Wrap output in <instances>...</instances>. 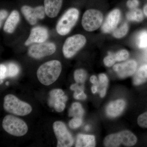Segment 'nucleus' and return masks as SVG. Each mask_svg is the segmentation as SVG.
<instances>
[{"instance_id": "obj_13", "label": "nucleus", "mask_w": 147, "mask_h": 147, "mask_svg": "<svg viewBox=\"0 0 147 147\" xmlns=\"http://www.w3.org/2000/svg\"><path fill=\"white\" fill-rule=\"evenodd\" d=\"M48 36V31L46 28L41 26L34 27L31 30L30 34L25 42V45L28 46L34 43L45 42Z\"/></svg>"}, {"instance_id": "obj_19", "label": "nucleus", "mask_w": 147, "mask_h": 147, "mask_svg": "<svg viewBox=\"0 0 147 147\" xmlns=\"http://www.w3.org/2000/svg\"><path fill=\"white\" fill-rule=\"evenodd\" d=\"M67 100V96L64 95L62 96L56 98H50L48 100V103L50 106L54 107L57 112H61L65 108V102Z\"/></svg>"}, {"instance_id": "obj_18", "label": "nucleus", "mask_w": 147, "mask_h": 147, "mask_svg": "<svg viewBox=\"0 0 147 147\" xmlns=\"http://www.w3.org/2000/svg\"><path fill=\"white\" fill-rule=\"evenodd\" d=\"M147 82V64L142 66L136 71L133 79L135 86H139Z\"/></svg>"}, {"instance_id": "obj_25", "label": "nucleus", "mask_w": 147, "mask_h": 147, "mask_svg": "<svg viewBox=\"0 0 147 147\" xmlns=\"http://www.w3.org/2000/svg\"><path fill=\"white\" fill-rule=\"evenodd\" d=\"M87 76L86 71L82 69H76L74 74L75 82L79 84H84L86 79Z\"/></svg>"}, {"instance_id": "obj_37", "label": "nucleus", "mask_w": 147, "mask_h": 147, "mask_svg": "<svg viewBox=\"0 0 147 147\" xmlns=\"http://www.w3.org/2000/svg\"><path fill=\"white\" fill-rule=\"evenodd\" d=\"M91 90L93 93H96L98 91V85H94L92 87Z\"/></svg>"}, {"instance_id": "obj_22", "label": "nucleus", "mask_w": 147, "mask_h": 147, "mask_svg": "<svg viewBox=\"0 0 147 147\" xmlns=\"http://www.w3.org/2000/svg\"><path fill=\"white\" fill-rule=\"evenodd\" d=\"M84 110L82 105L78 102H74L69 111V116L82 118L84 115Z\"/></svg>"}, {"instance_id": "obj_15", "label": "nucleus", "mask_w": 147, "mask_h": 147, "mask_svg": "<svg viewBox=\"0 0 147 147\" xmlns=\"http://www.w3.org/2000/svg\"><path fill=\"white\" fill-rule=\"evenodd\" d=\"M126 103L123 99H118L110 102L106 108V113L110 117H118L122 113L125 108Z\"/></svg>"}, {"instance_id": "obj_35", "label": "nucleus", "mask_w": 147, "mask_h": 147, "mask_svg": "<svg viewBox=\"0 0 147 147\" xmlns=\"http://www.w3.org/2000/svg\"><path fill=\"white\" fill-rule=\"evenodd\" d=\"M74 97L77 100H85L87 96L84 93V92H83L79 94L74 96Z\"/></svg>"}, {"instance_id": "obj_11", "label": "nucleus", "mask_w": 147, "mask_h": 147, "mask_svg": "<svg viewBox=\"0 0 147 147\" xmlns=\"http://www.w3.org/2000/svg\"><path fill=\"white\" fill-rule=\"evenodd\" d=\"M137 63L134 60H130L123 63L117 64L113 67V69L121 78H127L133 75L136 72Z\"/></svg>"}, {"instance_id": "obj_31", "label": "nucleus", "mask_w": 147, "mask_h": 147, "mask_svg": "<svg viewBox=\"0 0 147 147\" xmlns=\"http://www.w3.org/2000/svg\"><path fill=\"white\" fill-rule=\"evenodd\" d=\"M64 95V92L61 89H56L52 90L50 92V96L51 98H56L62 96Z\"/></svg>"}, {"instance_id": "obj_28", "label": "nucleus", "mask_w": 147, "mask_h": 147, "mask_svg": "<svg viewBox=\"0 0 147 147\" xmlns=\"http://www.w3.org/2000/svg\"><path fill=\"white\" fill-rule=\"evenodd\" d=\"M115 62L116 61L114 57V54L111 52H109L108 56L105 57L103 59L104 64L108 67L112 66L115 63Z\"/></svg>"}, {"instance_id": "obj_29", "label": "nucleus", "mask_w": 147, "mask_h": 147, "mask_svg": "<svg viewBox=\"0 0 147 147\" xmlns=\"http://www.w3.org/2000/svg\"><path fill=\"white\" fill-rule=\"evenodd\" d=\"M137 123L141 127L147 128V112L139 116L137 119Z\"/></svg>"}, {"instance_id": "obj_24", "label": "nucleus", "mask_w": 147, "mask_h": 147, "mask_svg": "<svg viewBox=\"0 0 147 147\" xmlns=\"http://www.w3.org/2000/svg\"><path fill=\"white\" fill-rule=\"evenodd\" d=\"M136 43L139 48H147V31L143 30L139 33L137 36Z\"/></svg>"}, {"instance_id": "obj_8", "label": "nucleus", "mask_w": 147, "mask_h": 147, "mask_svg": "<svg viewBox=\"0 0 147 147\" xmlns=\"http://www.w3.org/2000/svg\"><path fill=\"white\" fill-rule=\"evenodd\" d=\"M53 130L57 140V147H70L74 144L72 135L65 125L62 122L57 121L53 123Z\"/></svg>"}, {"instance_id": "obj_9", "label": "nucleus", "mask_w": 147, "mask_h": 147, "mask_svg": "<svg viewBox=\"0 0 147 147\" xmlns=\"http://www.w3.org/2000/svg\"><path fill=\"white\" fill-rule=\"evenodd\" d=\"M56 51V46L53 42H43L34 44L30 47L28 55L36 59L50 56Z\"/></svg>"}, {"instance_id": "obj_34", "label": "nucleus", "mask_w": 147, "mask_h": 147, "mask_svg": "<svg viewBox=\"0 0 147 147\" xmlns=\"http://www.w3.org/2000/svg\"><path fill=\"white\" fill-rule=\"evenodd\" d=\"M8 15V12L6 10H1L0 11V21H1V27L3 21L7 16Z\"/></svg>"}, {"instance_id": "obj_6", "label": "nucleus", "mask_w": 147, "mask_h": 147, "mask_svg": "<svg viewBox=\"0 0 147 147\" xmlns=\"http://www.w3.org/2000/svg\"><path fill=\"white\" fill-rule=\"evenodd\" d=\"M86 39L83 35H74L67 38L63 47V53L66 58L69 59L74 56L84 47Z\"/></svg>"}, {"instance_id": "obj_21", "label": "nucleus", "mask_w": 147, "mask_h": 147, "mask_svg": "<svg viewBox=\"0 0 147 147\" xmlns=\"http://www.w3.org/2000/svg\"><path fill=\"white\" fill-rule=\"evenodd\" d=\"M126 16L127 20L134 22H141L144 18L142 10L137 8L131 9L127 13Z\"/></svg>"}, {"instance_id": "obj_2", "label": "nucleus", "mask_w": 147, "mask_h": 147, "mask_svg": "<svg viewBox=\"0 0 147 147\" xmlns=\"http://www.w3.org/2000/svg\"><path fill=\"white\" fill-rule=\"evenodd\" d=\"M3 107L7 112L18 116L27 115L32 111L30 104L20 100L13 94L7 95L5 96Z\"/></svg>"}, {"instance_id": "obj_39", "label": "nucleus", "mask_w": 147, "mask_h": 147, "mask_svg": "<svg viewBox=\"0 0 147 147\" xmlns=\"http://www.w3.org/2000/svg\"><path fill=\"white\" fill-rule=\"evenodd\" d=\"M85 129L86 131H88L90 129V126H89V125H86V126L85 127Z\"/></svg>"}, {"instance_id": "obj_26", "label": "nucleus", "mask_w": 147, "mask_h": 147, "mask_svg": "<svg viewBox=\"0 0 147 147\" xmlns=\"http://www.w3.org/2000/svg\"><path fill=\"white\" fill-rule=\"evenodd\" d=\"M6 77H13L16 76L19 73V68L16 64L10 63L7 67Z\"/></svg>"}, {"instance_id": "obj_7", "label": "nucleus", "mask_w": 147, "mask_h": 147, "mask_svg": "<svg viewBox=\"0 0 147 147\" xmlns=\"http://www.w3.org/2000/svg\"><path fill=\"white\" fill-rule=\"evenodd\" d=\"M102 21L103 15L101 11L95 9H88L82 17V26L87 31H94L100 28Z\"/></svg>"}, {"instance_id": "obj_33", "label": "nucleus", "mask_w": 147, "mask_h": 147, "mask_svg": "<svg viewBox=\"0 0 147 147\" xmlns=\"http://www.w3.org/2000/svg\"><path fill=\"white\" fill-rule=\"evenodd\" d=\"M7 71V67L3 64H1L0 65V78L1 81L6 77Z\"/></svg>"}, {"instance_id": "obj_4", "label": "nucleus", "mask_w": 147, "mask_h": 147, "mask_svg": "<svg viewBox=\"0 0 147 147\" xmlns=\"http://www.w3.org/2000/svg\"><path fill=\"white\" fill-rule=\"evenodd\" d=\"M3 128L9 134L21 137L26 134L28 127L25 122L21 119L10 115L5 117L3 121Z\"/></svg>"}, {"instance_id": "obj_27", "label": "nucleus", "mask_w": 147, "mask_h": 147, "mask_svg": "<svg viewBox=\"0 0 147 147\" xmlns=\"http://www.w3.org/2000/svg\"><path fill=\"white\" fill-rule=\"evenodd\" d=\"M114 54L116 61L120 62L126 60L129 57V53L126 50H119Z\"/></svg>"}, {"instance_id": "obj_16", "label": "nucleus", "mask_w": 147, "mask_h": 147, "mask_svg": "<svg viewBox=\"0 0 147 147\" xmlns=\"http://www.w3.org/2000/svg\"><path fill=\"white\" fill-rule=\"evenodd\" d=\"M19 21L20 15L19 13L17 11L13 10L5 21L4 26V31L7 33H12L15 30Z\"/></svg>"}, {"instance_id": "obj_17", "label": "nucleus", "mask_w": 147, "mask_h": 147, "mask_svg": "<svg viewBox=\"0 0 147 147\" xmlns=\"http://www.w3.org/2000/svg\"><path fill=\"white\" fill-rule=\"evenodd\" d=\"M95 145V138L94 135L83 134L77 135L75 147H93Z\"/></svg>"}, {"instance_id": "obj_3", "label": "nucleus", "mask_w": 147, "mask_h": 147, "mask_svg": "<svg viewBox=\"0 0 147 147\" xmlns=\"http://www.w3.org/2000/svg\"><path fill=\"white\" fill-rule=\"evenodd\" d=\"M137 142V137L133 133L124 130L107 136L104 139V144L106 147H119L121 145L130 147L134 146Z\"/></svg>"}, {"instance_id": "obj_12", "label": "nucleus", "mask_w": 147, "mask_h": 147, "mask_svg": "<svg viewBox=\"0 0 147 147\" xmlns=\"http://www.w3.org/2000/svg\"><path fill=\"white\" fill-rule=\"evenodd\" d=\"M121 17V11L118 9L110 11L102 24L101 27L102 32L104 33H109L114 31L118 25Z\"/></svg>"}, {"instance_id": "obj_40", "label": "nucleus", "mask_w": 147, "mask_h": 147, "mask_svg": "<svg viewBox=\"0 0 147 147\" xmlns=\"http://www.w3.org/2000/svg\"><path fill=\"white\" fill-rule=\"evenodd\" d=\"M8 84H9V82H7L6 83V85H8Z\"/></svg>"}, {"instance_id": "obj_5", "label": "nucleus", "mask_w": 147, "mask_h": 147, "mask_svg": "<svg viewBox=\"0 0 147 147\" xmlns=\"http://www.w3.org/2000/svg\"><path fill=\"white\" fill-rule=\"evenodd\" d=\"M79 15L77 9L71 8L67 11L57 24L58 33L62 36L68 34L78 21Z\"/></svg>"}, {"instance_id": "obj_38", "label": "nucleus", "mask_w": 147, "mask_h": 147, "mask_svg": "<svg viewBox=\"0 0 147 147\" xmlns=\"http://www.w3.org/2000/svg\"><path fill=\"white\" fill-rule=\"evenodd\" d=\"M143 11H144V13L145 16L147 17V3L144 7Z\"/></svg>"}, {"instance_id": "obj_23", "label": "nucleus", "mask_w": 147, "mask_h": 147, "mask_svg": "<svg viewBox=\"0 0 147 147\" xmlns=\"http://www.w3.org/2000/svg\"><path fill=\"white\" fill-rule=\"evenodd\" d=\"M129 26L127 23H124L120 27L116 29L113 32V35L114 37L121 38L125 36L128 32Z\"/></svg>"}, {"instance_id": "obj_36", "label": "nucleus", "mask_w": 147, "mask_h": 147, "mask_svg": "<svg viewBox=\"0 0 147 147\" xmlns=\"http://www.w3.org/2000/svg\"><path fill=\"white\" fill-rule=\"evenodd\" d=\"M90 82L93 85H98V81L97 77L95 75H92L90 78Z\"/></svg>"}, {"instance_id": "obj_32", "label": "nucleus", "mask_w": 147, "mask_h": 147, "mask_svg": "<svg viewBox=\"0 0 147 147\" xmlns=\"http://www.w3.org/2000/svg\"><path fill=\"white\" fill-rule=\"evenodd\" d=\"M139 5V0H128L126 3L127 6L131 9L137 8Z\"/></svg>"}, {"instance_id": "obj_30", "label": "nucleus", "mask_w": 147, "mask_h": 147, "mask_svg": "<svg viewBox=\"0 0 147 147\" xmlns=\"http://www.w3.org/2000/svg\"><path fill=\"white\" fill-rule=\"evenodd\" d=\"M82 123V118L77 117H73V118L70 121L69 123V127L71 129H75L78 128Z\"/></svg>"}, {"instance_id": "obj_14", "label": "nucleus", "mask_w": 147, "mask_h": 147, "mask_svg": "<svg viewBox=\"0 0 147 147\" xmlns=\"http://www.w3.org/2000/svg\"><path fill=\"white\" fill-rule=\"evenodd\" d=\"M63 0H44L45 13L48 17L53 18L57 16L62 5Z\"/></svg>"}, {"instance_id": "obj_1", "label": "nucleus", "mask_w": 147, "mask_h": 147, "mask_svg": "<svg viewBox=\"0 0 147 147\" xmlns=\"http://www.w3.org/2000/svg\"><path fill=\"white\" fill-rule=\"evenodd\" d=\"M61 70V64L59 61H50L40 66L37 71V76L41 84L50 86L57 81Z\"/></svg>"}, {"instance_id": "obj_20", "label": "nucleus", "mask_w": 147, "mask_h": 147, "mask_svg": "<svg viewBox=\"0 0 147 147\" xmlns=\"http://www.w3.org/2000/svg\"><path fill=\"white\" fill-rule=\"evenodd\" d=\"M108 76L105 74H100L98 75V91L100 96L104 97L106 94L108 87Z\"/></svg>"}, {"instance_id": "obj_10", "label": "nucleus", "mask_w": 147, "mask_h": 147, "mask_svg": "<svg viewBox=\"0 0 147 147\" xmlns=\"http://www.w3.org/2000/svg\"><path fill=\"white\" fill-rule=\"evenodd\" d=\"M21 11L28 22L31 25H34L38 19H42L45 16V10L43 6L32 7L28 5H24L21 8Z\"/></svg>"}]
</instances>
